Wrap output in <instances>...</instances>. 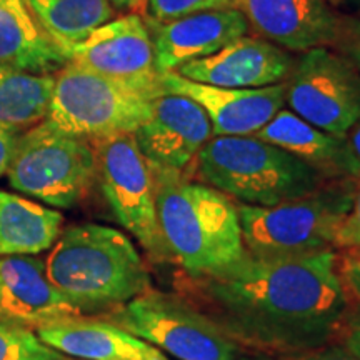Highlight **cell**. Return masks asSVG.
<instances>
[{
	"label": "cell",
	"mask_w": 360,
	"mask_h": 360,
	"mask_svg": "<svg viewBox=\"0 0 360 360\" xmlns=\"http://www.w3.org/2000/svg\"><path fill=\"white\" fill-rule=\"evenodd\" d=\"M359 180L328 179L307 195L270 207L237 204L249 255L294 259L335 250L337 236L354 205Z\"/></svg>",
	"instance_id": "cell-5"
},
{
	"label": "cell",
	"mask_w": 360,
	"mask_h": 360,
	"mask_svg": "<svg viewBox=\"0 0 360 360\" xmlns=\"http://www.w3.org/2000/svg\"><path fill=\"white\" fill-rule=\"evenodd\" d=\"M285 103L314 127L344 137L360 119V72L330 47L304 52L285 80Z\"/></svg>",
	"instance_id": "cell-10"
},
{
	"label": "cell",
	"mask_w": 360,
	"mask_h": 360,
	"mask_svg": "<svg viewBox=\"0 0 360 360\" xmlns=\"http://www.w3.org/2000/svg\"><path fill=\"white\" fill-rule=\"evenodd\" d=\"M159 75L187 62L217 53L225 45L247 35L249 24L232 7L195 12L159 25H148Z\"/></svg>",
	"instance_id": "cell-16"
},
{
	"label": "cell",
	"mask_w": 360,
	"mask_h": 360,
	"mask_svg": "<svg viewBox=\"0 0 360 360\" xmlns=\"http://www.w3.org/2000/svg\"><path fill=\"white\" fill-rule=\"evenodd\" d=\"M39 24L62 52L69 53L94 30L112 20L110 0H25Z\"/></svg>",
	"instance_id": "cell-22"
},
{
	"label": "cell",
	"mask_w": 360,
	"mask_h": 360,
	"mask_svg": "<svg viewBox=\"0 0 360 360\" xmlns=\"http://www.w3.org/2000/svg\"><path fill=\"white\" fill-rule=\"evenodd\" d=\"M7 179L12 188L44 204L72 209L97 180L92 142L42 120L22 134Z\"/></svg>",
	"instance_id": "cell-6"
},
{
	"label": "cell",
	"mask_w": 360,
	"mask_h": 360,
	"mask_svg": "<svg viewBox=\"0 0 360 360\" xmlns=\"http://www.w3.org/2000/svg\"><path fill=\"white\" fill-rule=\"evenodd\" d=\"M160 85L165 92L199 103L212 125V137L257 134L285 105V82L262 89H227L165 72L160 75Z\"/></svg>",
	"instance_id": "cell-14"
},
{
	"label": "cell",
	"mask_w": 360,
	"mask_h": 360,
	"mask_svg": "<svg viewBox=\"0 0 360 360\" xmlns=\"http://www.w3.org/2000/svg\"><path fill=\"white\" fill-rule=\"evenodd\" d=\"M20 130L0 124V177L7 174L11 162L19 142Z\"/></svg>",
	"instance_id": "cell-30"
},
{
	"label": "cell",
	"mask_w": 360,
	"mask_h": 360,
	"mask_svg": "<svg viewBox=\"0 0 360 360\" xmlns=\"http://www.w3.org/2000/svg\"><path fill=\"white\" fill-rule=\"evenodd\" d=\"M357 252H360V250H357Z\"/></svg>",
	"instance_id": "cell-35"
},
{
	"label": "cell",
	"mask_w": 360,
	"mask_h": 360,
	"mask_svg": "<svg viewBox=\"0 0 360 360\" xmlns=\"http://www.w3.org/2000/svg\"><path fill=\"white\" fill-rule=\"evenodd\" d=\"M105 319L177 360H240L245 354L186 297L148 290Z\"/></svg>",
	"instance_id": "cell-8"
},
{
	"label": "cell",
	"mask_w": 360,
	"mask_h": 360,
	"mask_svg": "<svg viewBox=\"0 0 360 360\" xmlns=\"http://www.w3.org/2000/svg\"><path fill=\"white\" fill-rule=\"evenodd\" d=\"M254 135L260 141L272 143L297 159L307 162L327 179H339L335 164L344 137H337L314 127L290 109L278 110Z\"/></svg>",
	"instance_id": "cell-21"
},
{
	"label": "cell",
	"mask_w": 360,
	"mask_h": 360,
	"mask_svg": "<svg viewBox=\"0 0 360 360\" xmlns=\"http://www.w3.org/2000/svg\"><path fill=\"white\" fill-rule=\"evenodd\" d=\"M337 247L360 250V180L357 191H355L352 209H350L347 219L344 220L339 236H337Z\"/></svg>",
	"instance_id": "cell-29"
},
{
	"label": "cell",
	"mask_w": 360,
	"mask_h": 360,
	"mask_svg": "<svg viewBox=\"0 0 360 360\" xmlns=\"http://www.w3.org/2000/svg\"><path fill=\"white\" fill-rule=\"evenodd\" d=\"M134 139L152 170L191 177L200 150L212 139V125L199 103L164 90L152 101L150 117Z\"/></svg>",
	"instance_id": "cell-12"
},
{
	"label": "cell",
	"mask_w": 360,
	"mask_h": 360,
	"mask_svg": "<svg viewBox=\"0 0 360 360\" xmlns=\"http://www.w3.org/2000/svg\"><path fill=\"white\" fill-rule=\"evenodd\" d=\"M240 360H274V359H270V355H265V354H244L240 357Z\"/></svg>",
	"instance_id": "cell-34"
},
{
	"label": "cell",
	"mask_w": 360,
	"mask_h": 360,
	"mask_svg": "<svg viewBox=\"0 0 360 360\" xmlns=\"http://www.w3.org/2000/svg\"><path fill=\"white\" fill-rule=\"evenodd\" d=\"M45 344L79 360H169L159 349L105 317L72 315L35 330Z\"/></svg>",
	"instance_id": "cell-18"
},
{
	"label": "cell",
	"mask_w": 360,
	"mask_h": 360,
	"mask_svg": "<svg viewBox=\"0 0 360 360\" xmlns=\"http://www.w3.org/2000/svg\"><path fill=\"white\" fill-rule=\"evenodd\" d=\"M92 146L98 186L117 222L137 238L152 262H172L157 219L154 175L134 134L109 135Z\"/></svg>",
	"instance_id": "cell-9"
},
{
	"label": "cell",
	"mask_w": 360,
	"mask_h": 360,
	"mask_svg": "<svg viewBox=\"0 0 360 360\" xmlns=\"http://www.w3.org/2000/svg\"><path fill=\"white\" fill-rule=\"evenodd\" d=\"M335 47H339L342 56H345L360 72V20L342 19L340 34Z\"/></svg>",
	"instance_id": "cell-27"
},
{
	"label": "cell",
	"mask_w": 360,
	"mask_h": 360,
	"mask_svg": "<svg viewBox=\"0 0 360 360\" xmlns=\"http://www.w3.org/2000/svg\"><path fill=\"white\" fill-rule=\"evenodd\" d=\"M56 75H35L0 65V124L17 130L47 117Z\"/></svg>",
	"instance_id": "cell-23"
},
{
	"label": "cell",
	"mask_w": 360,
	"mask_h": 360,
	"mask_svg": "<svg viewBox=\"0 0 360 360\" xmlns=\"http://www.w3.org/2000/svg\"><path fill=\"white\" fill-rule=\"evenodd\" d=\"M160 232L172 262L186 277H205L247 255L237 205L187 175L152 170Z\"/></svg>",
	"instance_id": "cell-3"
},
{
	"label": "cell",
	"mask_w": 360,
	"mask_h": 360,
	"mask_svg": "<svg viewBox=\"0 0 360 360\" xmlns=\"http://www.w3.org/2000/svg\"><path fill=\"white\" fill-rule=\"evenodd\" d=\"M0 360H70L40 339L35 328L0 321Z\"/></svg>",
	"instance_id": "cell-24"
},
{
	"label": "cell",
	"mask_w": 360,
	"mask_h": 360,
	"mask_svg": "<svg viewBox=\"0 0 360 360\" xmlns=\"http://www.w3.org/2000/svg\"><path fill=\"white\" fill-rule=\"evenodd\" d=\"M359 2H360V0H359Z\"/></svg>",
	"instance_id": "cell-36"
},
{
	"label": "cell",
	"mask_w": 360,
	"mask_h": 360,
	"mask_svg": "<svg viewBox=\"0 0 360 360\" xmlns=\"http://www.w3.org/2000/svg\"><path fill=\"white\" fill-rule=\"evenodd\" d=\"M260 39L283 51L309 52L332 47L342 17L326 0H229Z\"/></svg>",
	"instance_id": "cell-13"
},
{
	"label": "cell",
	"mask_w": 360,
	"mask_h": 360,
	"mask_svg": "<svg viewBox=\"0 0 360 360\" xmlns=\"http://www.w3.org/2000/svg\"><path fill=\"white\" fill-rule=\"evenodd\" d=\"M192 175L237 204L257 207L299 199L328 180L307 162L255 135L212 137L197 157Z\"/></svg>",
	"instance_id": "cell-4"
},
{
	"label": "cell",
	"mask_w": 360,
	"mask_h": 360,
	"mask_svg": "<svg viewBox=\"0 0 360 360\" xmlns=\"http://www.w3.org/2000/svg\"><path fill=\"white\" fill-rule=\"evenodd\" d=\"M154 98L69 62L56 74L45 120L92 142L134 134L150 117Z\"/></svg>",
	"instance_id": "cell-7"
},
{
	"label": "cell",
	"mask_w": 360,
	"mask_h": 360,
	"mask_svg": "<svg viewBox=\"0 0 360 360\" xmlns=\"http://www.w3.org/2000/svg\"><path fill=\"white\" fill-rule=\"evenodd\" d=\"M340 274L350 295L360 300V255L347 257L340 262Z\"/></svg>",
	"instance_id": "cell-31"
},
{
	"label": "cell",
	"mask_w": 360,
	"mask_h": 360,
	"mask_svg": "<svg viewBox=\"0 0 360 360\" xmlns=\"http://www.w3.org/2000/svg\"><path fill=\"white\" fill-rule=\"evenodd\" d=\"M335 342L360 359V300L350 305Z\"/></svg>",
	"instance_id": "cell-28"
},
{
	"label": "cell",
	"mask_w": 360,
	"mask_h": 360,
	"mask_svg": "<svg viewBox=\"0 0 360 360\" xmlns=\"http://www.w3.org/2000/svg\"><path fill=\"white\" fill-rule=\"evenodd\" d=\"M335 169L337 177L360 180V119L342 139Z\"/></svg>",
	"instance_id": "cell-26"
},
{
	"label": "cell",
	"mask_w": 360,
	"mask_h": 360,
	"mask_svg": "<svg viewBox=\"0 0 360 360\" xmlns=\"http://www.w3.org/2000/svg\"><path fill=\"white\" fill-rule=\"evenodd\" d=\"M69 57L44 30L25 0H0V65L53 75Z\"/></svg>",
	"instance_id": "cell-19"
},
{
	"label": "cell",
	"mask_w": 360,
	"mask_h": 360,
	"mask_svg": "<svg viewBox=\"0 0 360 360\" xmlns=\"http://www.w3.org/2000/svg\"><path fill=\"white\" fill-rule=\"evenodd\" d=\"M231 7L229 0H143L147 25H159L195 12Z\"/></svg>",
	"instance_id": "cell-25"
},
{
	"label": "cell",
	"mask_w": 360,
	"mask_h": 360,
	"mask_svg": "<svg viewBox=\"0 0 360 360\" xmlns=\"http://www.w3.org/2000/svg\"><path fill=\"white\" fill-rule=\"evenodd\" d=\"M45 272L80 315L109 314L152 290L150 272L134 242L101 224L65 229L45 259Z\"/></svg>",
	"instance_id": "cell-2"
},
{
	"label": "cell",
	"mask_w": 360,
	"mask_h": 360,
	"mask_svg": "<svg viewBox=\"0 0 360 360\" xmlns=\"http://www.w3.org/2000/svg\"><path fill=\"white\" fill-rule=\"evenodd\" d=\"M184 292L240 347L297 357L334 344L350 309L335 250L240 262L186 277Z\"/></svg>",
	"instance_id": "cell-1"
},
{
	"label": "cell",
	"mask_w": 360,
	"mask_h": 360,
	"mask_svg": "<svg viewBox=\"0 0 360 360\" xmlns=\"http://www.w3.org/2000/svg\"><path fill=\"white\" fill-rule=\"evenodd\" d=\"M67 57L72 64L147 96L164 94L150 30L135 12L98 27L84 42L72 47Z\"/></svg>",
	"instance_id": "cell-11"
},
{
	"label": "cell",
	"mask_w": 360,
	"mask_h": 360,
	"mask_svg": "<svg viewBox=\"0 0 360 360\" xmlns=\"http://www.w3.org/2000/svg\"><path fill=\"white\" fill-rule=\"evenodd\" d=\"M295 60L260 37L236 39L214 56L180 65L175 74L193 82L227 89H262L289 79Z\"/></svg>",
	"instance_id": "cell-15"
},
{
	"label": "cell",
	"mask_w": 360,
	"mask_h": 360,
	"mask_svg": "<svg viewBox=\"0 0 360 360\" xmlns=\"http://www.w3.org/2000/svg\"><path fill=\"white\" fill-rule=\"evenodd\" d=\"M290 360H360L359 357H355L342 347L340 344H328L326 347H321L317 350H312V352L297 355V357H292Z\"/></svg>",
	"instance_id": "cell-32"
},
{
	"label": "cell",
	"mask_w": 360,
	"mask_h": 360,
	"mask_svg": "<svg viewBox=\"0 0 360 360\" xmlns=\"http://www.w3.org/2000/svg\"><path fill=\"white\" fill-rule=\"evenodd\" d=\"M64 217L39 202L0 191V257L51 250L62 233Z\"/></svg>",
	"instance_id": "cell-20"
},
{
	"label": "cell",
	"mask_w": 360,
	"mask_h": 360,
	"mask_svg": "<svg viewBox=\"0 0 360 360\" xmlns=\"http://www.w3.org/2000/svg\"><path fill=\"white\" fill-rule=\"evenodd\" d=\"M110 4L115 8H120V11H142L143 8V0H110Z\"/></svg>",
	"instance_id": "cell-33"
},
{
	"label": "cell",
	"mask_w": 360,
	"mask_h": 360,
	"mask_svg": "<svg viewBox=\"0 0 360 360\" xmlns=\"http://www.w3.org/2000/svg\"><path fill=\"white\" fill-rule=\"evenodd\" d=\"M80 315L60 295L45 272V262L32 255L0 257V321L39 327Z\"/></svg>",
	"instance_id": "cell-17"
}]
</instances>
